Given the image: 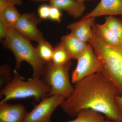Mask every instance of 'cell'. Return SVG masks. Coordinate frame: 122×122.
I'll use <instances>...</instances> for the list:
<instances>
[{
  "instance_id": "23",
  "label": "cell",
  "mask_w": 122,
  "mask_h": 122,
  "mask_svg": "<svg viewBox=\"0 0 122 122\" xmlns=\"http://www.w3.org/2000/svg\"><path fill=\"white\" fill-rule=\"evenodd\" d=\"M23 4L22 0H0V11L8 6H21Z\"/></svg>"
},
{
  "instance_id": "12",
  "label": "cell",
  "mask_w": 122,
  "mask_h": 122,
  "mask_svg": "<svg viewBox=\"0 0 122 122\" xmlns=\"http://www.w3.org/2000/svg\"><path fill=\"white\" fill-rule=\"evenodd\" d=\"M49 2L50 5L57 7L61 11L67 12L76 19L82 16L86 8L84 3L77 0H50Z\"/></svg>"
},
{
  "instance_id": "8",
  "label": "cell",
  "mask_w": 122,
  "mask_h": 122,
  "mask_svg": "<svg viewBox=\"0 0 122 122\" xmlns=\"http://www.w3.org/2000/svg\"><path fill=\"white\" fill-rule=\"evenodd\" d=\"M41 21L35 12L26 13L21 14L13 28L30 41L38 42L44 39L43 33L37 28Z\"/></svg>"
},
{
  "instance_id": "16",
  "label": "cell",
  "mask_w": 122,
  "mask_h": 122,
  "mask_svg": "<svg viewBox=\"0 0 122 122\" xmlns=\"http://www.w3.org/2000/svg\"><path fill=\"white\" fill-rule=\"evenodd\" d=\"M21 14L15 6H8L0 11V19L9 28H13Z\"/></svg>"
},
{
  "instance_id": "9",
  "label": "cell",
  "mask_w": 122,
  "mask_h": 122,
  "mask_svg": "<svg viewBox=\"0 0 122 122\" xmlns=\"http://www.w3.org/2000/svg\"><path fill=\"white\" fill-rule=\"evenodd\" d=\"M117 15H122V0H100L96 7L82 18Z\"/></svg>"
},
{
  "instance_id": "10",
  "label": "cell",
  "mask_w": 122,
  "mask_h": 122,
  "mask_svg": "<svg viewBox=\"0 0 122 122\" xmlns=\"http://www.w3.org/2000/svg\"><path fill=\"white\" fill-rule=\"evenodd\" d=\"M28 113L22 104L0 102V122H22Z\"/></svg>"
},
{
  "instance_id": "11",
  "label": "cell",
  "mask_w": 122,
  "mask_h": 122,
  "mask_svg": "<svg viewBox=\"0 0 122 122\" xmlns=\"http://www.w3.org/2000/svg\"><path fill=\"white\" fill-rule=\"evenodd\" d=\"M95 18H82L77 22L71 23L67 28L72 36L80 41L89 43L92 36V26L95 22Z\"/></svg>"
},
{
  "instance_id": "25",
  "label": "cell",
  "mask_w": 122,
  "mask_h": 122,
  "mask_svg": "<svg viewBox=\"0 0 122 122\" xmlns=\"http://www.w3.org/2000/svg\"><path fill=\"white\" fill-rule=\"evenodd\" d=\"M115 100L117 107L122 116V96L118 95H116Z\"/></svg>"
},
{
  "instance_id": "21",
  "label": "cell",
  "mask_w": 122,
  "mask_h": 122,
  "mask_svg": "<svg viewBox=\"0 0 122 122\" xmlns=\"http://www.w3.org/2000/svg\"><path fill=\"white\" fill-rule=\"evenodd\" d=\"M49 19L59 23L61 20L62 14L61 11L57 7L50 5Z\"/></svg>"
},
{
  "instance_id": "29",
  "label": "cell",
  "mask_w": 122,
  "mask_h": 122,
  "mask_svg": "<svg viewBox=\"0 0 122 122\" xmlns=\"http://www.w3.org/2000/svg\"><path fill=\"white\" fill-rule=\"evenodd\" d=\"M122 122V121H120V122Z\"/></svg>"
},
{
  "instance_id": "6",
  "label": "cell",
  "mask_w": 122,
  "mask_h": 122,
  "mask_svg": "<svg viewBox=\"0 0 122 122\" xmlns=\"http://www.w3.org/2000/svg\"><path fill=\"white\" fill-rule=\"evenodd\" d=\"M77 61L76 68L71 76L72 84H76L88 76L102 72L101 61L90 44L87 50Z\"/></svg>"
},
{
  "instance_id": "26",
  "label": "cell",
  "mask_w": 122,
  "mask_h": 122,
  "mask_svg": "<svg viewBox=\"0 0 122 122\" xmlns=\"http://www.w3.org/2000/svg\"><path fill=\"white\" fill-rule=\"evenodd\" d=\"M30 1L35 2H41L45 1H49L50 0H30Z\"/></svg>"
},
{
  "instance_id": "4",
  "label": "cell",
  "mask_w": 122,
  "mask_h": 122,
  "mask_svg": "<svg viewBox=\"0 0 122 122\" xmlns=\"http://www.w3.org/2000/svg\"><path fill=\"white\" fill-rule=\"evenodd\" d=\"M12 74V81L0 90V97L4 98L0 102L30 97L33 98L35 102H39L48 96L50 91V86L42 79L32 77L25 81L16 69L13 70Z\"/></svg>"
},
{
  "instance_id": "1",
  "label": "cell",
  "mask_w": 122,
  "mask_h": 122,
  "mask_svg": "<svg viewBox=\"0 0 122 122\" xmlns=\"http://www.w3.org/2000/svg\"><path fill=\"white\" fill-rule=\"evenodd\" d=\"M116 89L102 72L83 79L75 84L71 96L60 105L63 111L75 117L83 109L93 110L115 122L122 120L115 100Z\"/></svg>"
},
{
  "instance_id": "2",
  "label": "cell",
  "mask_w": 122,
  "mask_h": 122,
  "mask_svg": "<svg viewBox=\"0 0 122 122\" xmlns=\"http://www.w3.org/2000/svg\"><path fill=\"white\" fill-rule=\"evenodd\" d=\"M95 24L92 25V36L89 43L101 61L102 73L113 85L118 95L122 96V46L114 47L106 44Z\"/></svg>"
},
{
  "instance_id": "27",
  "label": "cell",
  "mask_w": 122,
  "mask_h": 122,
  "mask_svg": "<svg viewBox=\"0 0 122 122\" xmlns=\"http://www.w3.org/2000/svg\"><path fill=\"white\" fill-rule=\"evenodd\" d=\"M101 122H115L114 121H112V120H110V119H107L106 118V119L104 120V121H102Z\"/></svg>"
},
{
  "instance_id": "19",
  "label": "cell",
  "mask_w": 122,
  "mask_h": 122,
  "mask_svg": "<svg viewBox=\"0 0 122 122\" xmlns=\"http://www.w3.org/2000/svg\"><path fill=\"white\" fill-rule=\"evenodd\" d=\"M105 23L118 39L122 42V19L113 16H107Z\"/></svg>"
},
{
  "instance_id": "28",
  "label": "cell",
  "mask_w": 122,
  "mask_h": 122,
  "mask_svg": "<svg viewBox=\"0 0 122 122\" xmlns=\"http://www.w3.org/2000/svg\"><path fill=\"white\" fill-rule=\"evenodd\" d=\"M77 0L79 2L84 3V2L86 1L89 0Z\"/></svg>"
},
{
  "instance_id": "14",
  "label": "cell",
  "mask_w": 122,
  "mask_h": 122,
  "mask_svg": "<svg viewBox=\"0 0 122 122\" xmlns=\"http://www.w3.org/2000/svg\"><path fill=\"white\" fill-rule=\"evenodd\" d=\"M96 29L105 43L110 46L119 47L122 46V42L114 35L105 23L95 24Z\"/></svg>"
},
{
  "instance_id": "17",
  "label": "cell",
  "mask_w": 122,
  "mask_h": 122,
  "mask_svg": "<svg viewBox=\"0 0 122 122\" xmlns=\"http://www.w3.org/2000/svg\"><path fill=\"white\" fill-rule=\"evenodd\" d=\"M71 60L68 51L61 42L54 47L52 62L56 65L61 66L70 61Z\"/></svg>"
},
{
  "instance_id": "5",
  "label": "cell",
  "mask_w": 122,
  "mask_h": 122,
  "mask_svg": "<svg viewBox=\"0 0 122 122\" xmlns=\"http://www.w3.org/2000/svg\"><path fill=\"white\" fill-rule=\"evenodd\" d=\"M72 65L69 62L63 65H54L52 61L46 63L42 79L50 86L48 96L60 95L68 98L74 90L70 81L69 70Z\"/></svg>"
},
{
  "instance_id": "3",
  "label": "cell",
  "mask_w": 122,
  "mask_h": 122,
  "mask_svg": "<svg viewBox=\"0 0 122 122\" xmlns=\"http://www.w3.org/2000/svg\"><path fill=\"white\" fill-rule=\"evenodd\" d=\"M3 46L13 53L16 61V68L20 69L22 62L25 61L32 68L33 77L41 78L44 74L46 62L38 55L36 48L30 41L13 28H9L3 41Z\"/></svg>"
},
{
  "instance_id": "13",
  "label": "cell",
  "mask_w": 122,
  "mask_h": 122,
  "mask_svg": "<svg viewBox=\"0 0 122 122\" xmlns=\"http://www.w3.org/2000/svg\"><path fill=\"white\" fill-rule=\"evenodd\" d=\"M61 42L68 51L71 60H77L89 45V43L81 41L70 34L62 37Z\"/></svg>"
},
{
  "instance_id": "18",
  "label": "cell",
  "mask_w": 122,
  "mask_h": 122,
  "mask_svg": "<svg viewBox=\"0 0 122 122\" xmlns=\"http://www.w3.org/2000/svg\"><path fill=\"white\" fill-rule=\"evenodd\" d=\"M36 49L38 56L44 62L52 61L54 47L45 39L38 42Z\"/></svg>"
},
{
  "instance_id": "20",
  "label": "cell",
  "mask_w": 122,
  "mask_h": 122,
  "mask_svg": "<svg viewBox=\"0 0 122 122\" xmlns=\"http://www.w3.org/2000/svg\"><path fill=\"white\" fill-rule=\"evenodd\" d=\"M12 73L10 66L7 64L2 65L0 67V86L7 85L12 81Z\"/></svg>"
},
{
  "instance_id": "7",
  "label": "cell",
  "mask_w": 122,
  "mask_h": 122,
  "mask_svg": "<svg viewBox=\"0 0 122 122\" xmlns=\"http://www.w3.org/2000/svg\"><path fill=\"white\" fill-rule=\"evenodd\" d=\"M66 99L60 95L46 96L28 112L22 122H48L55 110Z\"/></svg>"
},
{
  "instance_id": "15",
  "label": "cell",
  "mask_w": 122,
  "mask_h": 122,
  "mask_svg": "<svg viewBox=\"0 0 122 122\" xmlns=\"http://www.w3.org/2000/svg\"><path fill=\"white\" fill-rule=\"evenodd\" d=\"M71 121L66 122H101L106 118L102 114L91 109H83ZM48 122H52L51 120Z\"/></svg>"
},
{
  "instance_id": "22",
  "label": "cell",
  "mask_w": 122,
  "mask_h": 122,
  "mask_svg": "<svg viewBox=\"0 0 122 122\" xmlns=\"http://www.w3.org/2000/svg\"><path fill=\"white\" fill-rule=\"evenodd\" d=\"M50 7V5L46 4H43L39 6L38 10V13L41 19H49Z\"/></svg>"
},
{
  "instance_id": "24",
  "label": "cell",
  "mask_w": 122,
  "mask_h": 122,
  "mask_svg": "<svg viewBox=\"0 0 122 122\" xmlns=\"http://www.w3.org/2000/svg\"><path fill=\"white\" fill-rule=\"evenodd\" d=\"M9 28L2 20L0 19V39L3 41L7 35L8 30Z\"/></svg>"
}]
</instances>
